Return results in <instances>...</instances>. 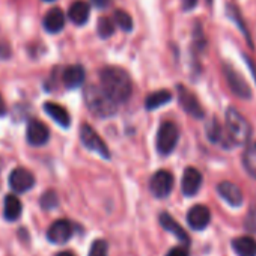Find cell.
Returning a JSON list of instances; mask_svg holds the SVG:
<instances>
[{
	"label": "cell",
	"mask_w": 256,
	"mask_h": 256,
	"mask_svg": "<svg viewBox=\"0 0 256 256\" xmlns=\"http://www.w3.org/2000/svg\"><path fill=\"white\" fill-rule=\"evenodd\" d=\"M84 77H86V72L82 65H70L62 72V82L65 88L68 89H76L82 86L84 82Z\"/></svg>",
	"instance_id": "obj_15"
},
{
	"label": "cell",
	"mask_w": 256,
	"mask_h": 256,
	"mask_svg": "<svg viewBox=\"0 0 256 256\" xmlns=\"http://www.w3.org/2000/svg\"><path fill=\"white\" fill-rule=\"evenodd\" d=\"M90 16V8L84 0H76V2L68 10V18L76 26H83L88 23Z\"/></svg>",
	"instance_id": "obj_18"
},
{
	"label": "cell",
	"mask_w": 256,
	"mask_h": 256,
	"mask_svg": "<svg viewBox=\"0 0 256 256\" xmlns=\"http://www.w3.org/2000/svg\"><path fill=\"white\" fill-rule=\"evenodd\" d=\"M166 256H188V248L187 246H178L170 248Z\"/></svg>",
	"instance_id": "obj_31"
},
{
	"label": "cell",
	"mask_w": 256,
	"mask_h": 256,
	"mask_svg": "<svg viewBox=\"0 0 256 256\" xmlns=\"http://www.w3.org/2000/svg\"><path fill=\"white\" fill-rule=\"evenodd\" d=\"M84 102L89 112L98 118H108L116 113L118 104L101 89V86L89 84L84 89Z\"/></svg>",
	"instance_id": "obj_3"
},
{
	"label": "cell",
	"mask_w": 256,
	"mask_h": 256,
	"mask_svg": "<svg viewBox=\"0 0 256 256\" xmlns=\"http://www.w3.org/2000/svg\"><path fill=\"white\" fill-rule=\"evenodd\" d=\"M150 190L158 199L168 198L174 190V175L169 170L156 172L150 181Z\"/></svg>",
	"instance_id": "obj_6"
},
{
	"label": "cell",
	"mask_w": 256,
	"mask_h": 256,
	"mask_svg": "<svg viewBox=\"0 0 256 256\" xmlns=\"http://www.w3.org/2000/svg\"><path fill=\"white\" fill-rule=\"evenodd\" d=\"M217 193L220 194V198L223 200H226L230 206H235V208L241 206V204L244 200V196H242V192L240 190V187L229 181L220 182L217 186Z\"/></svg>",
	"instance_id": "obj_14"
},
{
	"label": "cell",
	"mask_w": 256,
	"mask_h": 256,
	"mask_svg": "<svg viewBox=\"0 0 256 256\" xmlns=\"http://www.w3.org/2000/svg\"><path fill=\"white\" fill-rule=\"evenodd\" d=\"M80 140L83 144V146L98 156H101L104 160L110 158V151L106 145V142L98 136V133L94 130V128L88 124H83L80 126Z\"/></svg>",
	"instance_id": "obj_5"
},
{
	"label": "cell",
	"mask_w": 256,
	"mask_h": 256,
	"mask_svg": "<svg viewBox=\"0 0 256 256\" xmlns=\"http://www.w3.org/2000/svg\"><path fill=\"white\" fill-rule=\"evenodd\" d=\"M232 248L238 256H256V240L253 236H238L232 241Z\"/></svg>",
	"instance_id": "obj_22"
},
{
	"label": "cell",
	"mask_w": 256,
	"mask_h": 256,
	"mask_svg": "<svg viewBox=\"0 0 256 256\" xmlns=\"http://www.w3.org/2000/svg\"><path fill=\"white\" fill-rule=\"evenodd\" d=\"M246 229L252 234H256V206H252L247 217H246V223H244Z\"/></svg>",
	"instance_id": "obj_30"
},
{
	"label": "cell",
	"mask_w": 256,
	"mask_h": 256,
	"mask_svg": "<svg viewBox=\"0 0 256 256\" xmlns=\"http://www.w3.org/2000/svg\"><path fill=\"white\" fill-rule=\"evenodd\" d=\"M90 2L96 6V8H100V10H102V8H106L112 0H90Z\"/></svg>",
	"instance_id": "obj_33"
},
{
	"label": "cell",
	"mask_w": 256,
	"mask_h": 256,
	"mask_svg": "<svg viewBox=\"0 0 256 256\" xmlns=\"http://www.w3.org/2000/svg\"><path fill=\"white\" fill-rule=\"evenodd\" d=\"M180 140V128L175 122L164 120L157 132V151L162 156H169Z\"/></svg>",
	"instance_id": "obj_4"
},
{
	"label": "cell",
	"mask_w": 256,
	"mask_h": 256,
	"mask_svg": "<svg viewBox=\"0 0 256 256\" xmlns=\"http://www.w3.org/2000/svg\"><path fill=\"white\" fill-rule=\"evenodd\" d=\"M200 186H202V174L196 168H187L184 170L182 181H181L182 194H186L187 198H192L199 192Z\"/></svg>",
	"instance_id": "obj_13"
},
{
	"label": "cell",
	"mask_w": 256,
	"mask_h": 256,
	"mask_svg": "<svg viewBox=\"0 0 256 256\" xmlns=\"http://www.w3.org/2000/svg\"><path fill=\"white\" fill-rule=\"evenodd\" d=\"M96 30H98V35L106 40V38H110L113 34H114V22L107 18V17H101L98 20V26H96Z\"/></svg>",
	"instance_id": "obj_27"
},
{
	"label": "cell",
	"mask_w": 256,
	"mask_h": 256,
	"mask_svg": "<svg viewBox=\"0 0 256 256\" xmlns=\"http://www.w3.org/2000/svg\"><path fill=\"white\" fill-rule=\"evenodd\" d=\"M101 89L116 102H125L133 94L132 77L119 66H106L100 71Z\"/></svg>",
	"instance_id": "obj_1"
},
{
	"label": "cell",
	"mask_w": 256,
	"mask_h": 256,
	"mask_svg": "<svg viewBox=\"0 0 256 256\" xmlns=\"http://www.w3.org/2000/svg\"><path fill=\"white\" fill-rule=\"evenodd\" d=\"M10 186L16 193H26L35 186V176L24 168H17L10 175Z\"/></svg>",
	"instance_id": "obj_11"
},
{
	"label": "cell",
	"mask_w": 256,
	"mask_h": 256,
	"mask_svg": "<svg viewBox=\"0 0 256 256\" xmlns=\"http://www.w3.org/2000/svg\"><path fill=\"white\" fill-rule=\"evenodd\" d=\"M72 234L74 224L66 218H60L50 224L47 230V240L53 244H65L71 240Z\"/></svg>",
	"instance_id": "obj_8"
},
{
	"label": "cell",
	"mask_w": 256,
	"mask_h": 256,
	"mask_svg": "<svg viewBox=\"0 0 256 256\" xmlns=\"http://www.w3.org/2000/svg\"><path fill=\"white\" fill-rule=\"evenodd\" d=\"M224 132L228 146H242L252 136V125L236 108L229 107L224 116Z\"/></svg>",
	"instance_id": "obj_2"
},
{
	"label": "cell",
	"mask_w": 256,
	"mask_h": 256,
	"mask_svg": "<svg viewBox=\"0 0 256 256\" xmlns=\"http://www.w3.org/2000/svg\"><path fill=\"white\" fill-rule=\"evenodd\" d=\"M198 5V0H182V6L186 11H192Z\"/></svg>",
	"instance_id": "obj_32"
},
{
	"label": "cell",
	"mask_w": 256,
	"mask_h": 256,
	"mask_svg": "<svg viewBox=\"0 0 256 256\" xmlns=\"http://www.w3.org/2000/svg\"><path fill=\"white\" fill-rule=\"evenodd\" d=\"M223 74H224V78L228 82V86L229 89L240 98H244V100H248L252 96V89L250 86L247 84V82L242 78V76L235 71L232 66L229 65H224L223 66Z\"/></svg>",
	"instance_id": "obj_7"
},
{
	"label": "cell",
	"mask_w": 256,
	"mask_h": 256,
	"mask_svg": "<svg viewBox=\"0 0 256 256\" xmlns=\"http://www.w3.org/2000/svg\"><path fill=\"white\" fill-rule=\"evenodd\" d=\"M2 166H4V163H2V160H0V174H2Z\"/></svg>",
	"instance_id": "obj_36"
},
{
	"label": "cell",
	"mask_w": 256,
	"mask_h": 256,
	"mask_svg": "<svg viewBox=\"0 0 256 256\" xmlns=\"http://www.w3.org/2000/svg\"><path fill=\"white\" fill-rule=\"evenodd\" d=\"M42 26L48 34H58L65 28V14L62 12L60 8H52L44 20H42Z\"/></svg>",
	"instance_id": "obj_17"
},
{
	"label": "cell",
	"mask_w": 256,
	"mask_h": 256,
	"mask_svg": "<svg viewBox=\"0 0 256 256\" xmlns=\"http://www.w3.org/2000/svg\"><path fill=\"white\" fill-rule=\"evenodd\" d=\"M205 133H206V138L212 142V144H220L223 145L224 148H229L228 146V139H226V132H224V126L218 124V120L216 118H212L206 126H205Z\"/></svg>",
	"instance_id": "obj_20"
},
{
	"label": "cell",
	"mask_w": 256,
	"mask_h": 256,
	"mask_svg": "<svg viewBox=\"0 0 256 256\" xmlns=\"http://www.w3.org/2000/svg\"><path fill=\"white\" fill-rule=\"evenodd\" d=\"M6 113V104H5V100L4 96L0 95V116H4Z\"/></svg>",
	"instance_id": "obj_34"
},
{
	"label": "cell",
	"mask_w": 256,
	"mask_h": 256,
	"mask_svg": "<svg viewBox=\"0 0 256 256\" xmlns=\"http://www.w3.org/2000/svg\"><path fill=\"white\" fill-rule=\"evenodd\" d=\"M242 166L250 176L256 178V142L246 146L242 152Z\"/></svg>",
	"instance_id": "obj_24"
},
{
	"label": "cell",
	"mask_w": 256,
	"mask_h": 256,
	"mask_svg": "<svg viewBox=\"0 0 256 256\" xmlns=\"http://www.w3.org/2000/svg\"><path fill=\"white\" fill-rule=\"evenodd\" d=\"M113 22H114L124 32H132V30H133V18H132V16L128 14L126 11H122V10L114 11Z\"/></svg>",
	"instance_id": "obj_25"
},
{
	"label": "cell",
	"mask_w": 256,
	"mask_h": 256,
	"mask_svg": "<svg viewBox=\"0 0 256 256\" xmlns=\"http://www.w3.org/2000/svg\"><path fill=\"white\" fill-rule=\"evenodd\" d=\"M228 16H229V18H230V20H234V22L238 24L240 30L244 34V36L247 38L248 44L252 46V40H250L248 30H247V28H246V24H244V22H242V17H241V14H240V11L236 10V6H235V5H228Z\"/></svg>",
	"instance_id": "obj_26"
},
{
	"label": "cell",
	"mask_w": 256,
	"mask_h": 256,
	"mask_svg": "<svg viewBox=\"0 0 256 256\" xmlns=\"http://www.w3.org/2000/svg\"><path fill=\"white\" fill-rule=\"evenodd\" d=\"M160 223L162 226L168 230V232H172L178 240L180 242H182V246H187L190 242V236L187 235V232L184 230V228L168 212H162L160 214Z\"/></svg>",
	"instance_id": "obj_16"
},
{
	"label": "cell",
	"mask_w": 256,
	"mask_h": 256,
	"mask_svg": "<svg viewBox=\"0 0 256 256\" xmlns=\"http://www.w3.org/2000/svg\"><path fill=\"white\" fill-rule=\"evenodd\" d=\"M50 139V130L48 126L38 120V119H34L28 124V128H26V140L29 145L32 146H42L48 142Z\"/></svg>",
	"instance_id": "obj_10"
},
{
	"label": "cell",
	"mask_w": 256,
	"mask_h": 256,
	"mask_svg": "<svg viewBox=\"0 0 256 256\" xmlns=\"http://www.w3.org/2000/svg\"><path fill=\"white\" fill-rule=\"evenodd\" d=\"M188 226L194 230H204L211 222V211L205 205H194L187 212Z\"/></svg>",
	"instance_id": "obj_12"
},
{
	"label": "cell",
	"mask_w": 256,
	"mask_h": 256,
	"mask_svg": "<svg viewBox=\"0 0 256 256\" xmlns=\"http://www.w3.org/2000/svg\"><path fill=\"white\" fill-rule=\"evenodd\" d=\"M44 2H53V0H44Z\"/></svg>",
	"instance_id": "obj_37"
},
{
	"label": "cell",
	"mask_w": 256,
	"mask_h": 256,
	"mask_svg": "<svg viewBox=\"0 0 256 256\" xmlns=\"http://www.w3.org/2000/svg\"><path fill=\"white\" fill-rule=\"evenodd\" d=\"M23 212V204L16 194H8L4 200V217L10 222L20 218Z\"/></svg>",
	"instance_id": "obj_21"
},
{
	"label": "cell",
	"mask_w": 256,
	"mask_h": 256,
	"mask_svg": "<svg viewBox=\"0 0 256 256\" xmlns=\"http://www.w3.org/2000/svg\"><path fill=\"white\" fill-rule=\"evenodd\" d=\"M40 204H41V208L42 210H54L59 204V198H58V193L54 190H47L41 199H40Z\"/></svg>",
	"instance_id": "obj_28"
},
{
	"label": "cell",
	"mask_w": 256,
	"mask_h": 256,
	"mask_svg": "<svg viewBox=\"0 0 256 256\" xmlns=\"http://www.w3.org/2000/svg\"><path fill=\"white\" fill-rule=\"evenodd\" d=\"M56 256H76V254L72 252H59Z\"/></svg>",
	"instance_id": "obj_35"
},
{
	"label": "cell",
	"mask_w": 256,
	"mask_h": 256,
	"mask_svg": "<svg viewBox=\"0 0 256 256\" xmlns=\"http://www.w3.org/2000/svg\"><path fill=\"white\" fill-rule=\"evenodd\" d=\"M44 110H46V113H47L54 122H58L60 126L68 128V126L71 125V116H70L68 110H66L65 107H62L60 104L48 101V102L44 104Z\"/></svg>",
	"instance_id": "obj_19"
},
{
	"label": "cell",
	"mask_w": 256,
	"mask_h": 256,
	"mask_svg": "<svg viewBox=\"0 0 256 256\" xmlns=\"http://www.w3.org/2000/svg\"><path fill=\"white\" fill-rule=\"evenodd\" d=\"M176 90H178V100H180V104L181 107L186 110V113H188L190 116L193 118H198V119H202L205 116V112L199 102V100L196 98L194 94H192L186 86L182 84H178L176 86Z\"/></svg>",
	"instance_id": "obj_9"
},
{
	"label": "cell",
	"mask_w": 256,
	"mask_h": 256,
	"mask_svg": "<svg viewBox=\"0 0 256 256\" xmlns=\"http://www.w3.org/2000/svg\"><path fill=\"white\" fill-rule=\"evenodd\" d=\"M172 100V94L166 89L162 90H156L152 94H150L145 100V108L146 110H156L164 104H168Z\"/></svg>",
	"instance_id": "obj_23"
},
{
	"label": "cell",
	"mask_w": 256,
	"mask_h": 256,
	"mask_svg": "<svg viewBox=\"0 0 256 256\" xmlns=\"http://www.w3.org/2000/svg\"><path fill=\"white\" fill-rule=\"evenodd\" d=\"M108 244L106 240H95L89 250V256H107Z\"/></svg>",
	"instance_id": "obj_29"
}]
</instances>
